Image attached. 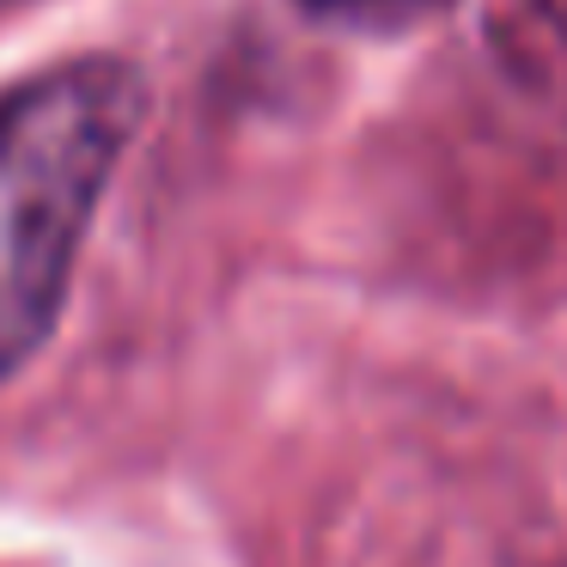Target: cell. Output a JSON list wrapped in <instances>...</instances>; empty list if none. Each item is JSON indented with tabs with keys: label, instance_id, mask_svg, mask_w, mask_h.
<instances>
[{
	"label": "cell",
	"instance_id": "cell-1",
	"mask_svg": "<svg viewBox=\"0 0 567 567\" xmlns=\"http://www.w3.org/2000/svg\"><path fill=\"white\" fill-rule=\"evenodd\" d=\"M141 111L147 86L116 55H80L0 92V379L50 342Z\"/></svg>",
	"mask_w": 567,
	"mask_h": 567
},
{
	"label": "cell",
	"instance_id": "cell-2",
	"mask_svg": "<svg viewBox=\"0 0 567 567\" xmlns=\"http://www.w3.org/2000/svg\"><path fill=\"white\" fill-rule=\"evenodd\" d=\"M306 13L336 19V25H367V31H396V25H421V19L445 13L452 0H299Z\"/></svg>",
	"mask_w": 567,
	"mask_h": 567
},
{
	"label": "cell",
	"instance_id": "cell-3",
	"mask_svg": "<svg viewBox=\"0 0 567 567\" xmlns=\"http://www.w3.org/2000/svg\"><path fill=\"white\" fill-rule=\"evenodd\" d=\"M525 50L567 86V0H525Z\"/></svg>",
	"mask_w": 567,
	"mask_h": 567
}]
</instances>
